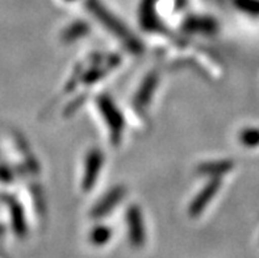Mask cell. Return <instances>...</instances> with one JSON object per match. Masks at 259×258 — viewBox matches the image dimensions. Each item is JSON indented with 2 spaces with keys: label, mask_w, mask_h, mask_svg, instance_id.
Returning a JSON list of instances; mask_svg holds the SVG:
<instances>
[{
  "label": "cell",
  "mask_w": 259,
  "mask_h": 258,
  "mask_svg": "<svg viewBox=\"0 0 259 258\" xmlns=\"http://www.w3.org/2000/svg\"><path fill=\"white\" fill-rule=\"evenodd\" d=\"M90 24L87 21H82V20H78V21H74L72 24H70L67 28L63 29V32L61 33V40L66 44L75 43L78 40L83 39L84 36H87L90 33Z\"/></svg>",
  "instance_id": "obj_11"
},
{
  "label": "cell",
  "mask_w": 259,
  "mask_h": 258,
  "mask_svg": "<svg viewBox=\"0 0 259 258\" xmlns=\"http://www.w3.org/2000/svg\"><path fill=\"white\" fill-rule=\"evenodd\" d=\"M87 10L96 17L99 23L112 33L115 34L125 46L133 54H141L144 52V45L124 24L117 19L112 12H109L99 0H87L85 2Z\"/></svg>",
  "instance_id": "obj_1"
},
{
  "label": "cell",
  "mask_w": 259,
  "mask_h": 258,
  "mask_svg": "<svg viewBox=\"0 0 259 258\" xmlns=\"http://www.w3.org/2000/svg\"><path fill=\"white\" fill-rule=\"evenodd\" d=\"M96 104H98L102 116L105 119V123L108 125L112 145L117 146L121 141L122 132L125 129L124 116L108 95H99L96 98Z\"/></svg>",
  "instance_id": "obj_2"
},
{
  "label": "cell",
  "mask_w": 259,
  "mask_h": 258,
  "mask_svg": "<svg viewBox=\"0 0 259 258\" xmlns=\"http://www.w3.org/2000/svg\"><path fill=\"white\" fill-rule=\"evenodd\" d=\"M104 157L103 153L99 149H91L85 157L84 175L82 178V190L83 191H90L95 186L96 180L100 170H102Z\"/></svg>",
  "instance_id": "obj_5"
},
{
  "label": "cell",
  "mask_w": 259,
  "mask_h": 258,
  "mask_svg": "<svg viewBox=\"0 0 259 258\" xmlns=\"http://www.w3.org/2000/svg\"><path fill=\"white\" fill-rule=\"evenodd\" d=\"M84 101H85V95H80V96H78L75 100H72L71 103L66 107L65 116H71V115L74 114L79 107H82Z\"/></svg>",
  "instance_id": "obj_16"
},
{
  "label": "cell",
  "mask_w": 259,
  "mask_h": 258,
  "mask_svg": "<svg viewBox=\"0 0 259 258\" xmlns=\"http://www.w3.org/2000/svg\"><path fill=\"white\" fill-rule=\"evenodd\" d=\"M183 29L191 33H214L217 30L216 20L212 17H188L183 24Z\"/></svg>",
  "instance_id": "obj_10"
},
{
  "label": "cell",
  "mask_w": 259,
  "mask_h": 258,
  "mask_svg": "<svg viewBox=\"0 0 259 258\" xmlns=\"http://www.w3.org/2000/svg\"><path fill=\"white\" fill-rule=\"evenodd\" d=\"M233 4L237 10L250 16L259 17V0H233Z\"/></svg>",
  "instance_id": "obj_14"
},
{
  "label": "cell",
  "mask_w": 259,
  "mask_h": 258,
  "mask_svg": "<svg viewBox=\"0 0 259 258\" xmlns=\"http://www.w3.org/2000/svg\"><path fill=\"white\" fill-rule=\"evenodd\" d=\"M234 169V162L232 160H217L204 162L197 166V173L205 176H223Z\"/></svg>",
  "instance_id": "obj_9"
},
{
  "label": "cell",
  "mask_w": 259,
  "mask_h": 258,
  "mask_svg": "<svg viewBox=\"0 0 259 258\" xmlns=\"http://www.w3.org/2000/svg\"><path fill=\"white\" fill-rule=\"evenodd\" d=\"M125 194H126V189L122 186H116L109 190L108 193L105 194L102 199L96 203L95 207L91 209V212H90L91 219L98 220L105 217L112 209L117 207V204L121 202Z\"/></svg>",
  "instance_id": "obj_4"
},
{
  "label": "cell",
  "mask_w": 259,
  "mask_h": 258,
  "mask_svg": "<svg viewBox=\"0 0 259 258\" xmlns=\"http://www.w3.org/2000/svg\"><path fill=\"white\" fill-rule=\"evenodd\" d=\"M158 82H159V74L157 71H154V70L145 77L141 86L138 88L137 94L135 95V99H133V104L137 108L138 112L144 111L145 108L149 105V103L151 100V96H153L155 88L158 86Z\"/></svg>",
  "instance_id": "obj_7"
},
{
  "label": "cell",
  "mask_w": 259,
  "mask_h": 258,
  "mask_svg": "<svg viewBox=\"0 0 259 258\" xmlns=\"http://www.w3.org/2000/svg\"><path fill=\"white\" fill-rule=\"evenodd\" d=\"M105 74H107V70H104L103 67H99V66H95V67L90 69L89 71L83 72L82 82L85 83V85H94L98 81H100Z\"/></svg>",
  "instance_id": "obj_15"
},
{
  "label": "cell",
  "mask_w": 259,
  "mask_h": 258,
  "mask_svg": "<svg viewBox=\"0 0 259 258\" xmlns=\"http://www.w3.org/2000/svg\"><path fill=\"white\" fill-rule=\"evenodd\" d=\"M129 242L133 248H141L145 242V228L142 212L137 204H132L126 211Z\"/></svg>",
  "instance_id": "obj_3"
},
{
  "label": "cell",
  "mask_w": 259,
  "mask_h": 258,
  "mask_svg": "<svg viewBox=\"0 0 259 258\" xmlns=\"http://www.w3.org/2000/svg\"><path fill=\"white\" fill-rule=\"evenodd\" d=\"M241 144L247 148L259 146V129L258 128H245L240 133Z\"/></svg>",
  "instance_id": "obj_13"
},
{
  "label": "cell",
  "mask_w": 259,
  "mask_h": 258,
  "mask_svg": "<svg viewBox=\"0 0 259 258\" xmlns=\"http://www.w3.org/2000/svg\"><path fill=\"white\" fill-rule=\"evenodd\" d=\"M66 2H72V0H66Z\"/></svg>",
  "instance_id": "obj_18"
},
{
  "label": "cell",
  "mask_w": 259,
  "mask_h": 258,
  "mask_svg": "<svg viewBox=\"0 0 259 258\" xmlns=\"http://www.w3.org/2000/svg\"><path fill=\"white\" fill-rule=\"evenodd\" d=\"M112 232L108 227L105 226H99L96 228H94L90 233V241L94 244V245H104L111 240Z\"/></svg>",
  "instance_id": "obj_12"
},
{
  "label": "cell",
  "mask_w": 259,
  "mask_h": 258,
  "mask_svg": "<svg viewBox=\"0 0 259 258\" xmlns=\"http://www.w3.org/2000/svg\"><path fill=\"white\" fill-rule=\"evenodd\" d=\"M140 23L145 32H162L163 25L155 12V0H142L140 7Z\"/></svg>",
  "instance_id": "obj_8"
},
{
  "label": "cell",
  "mask_w": 259,
  "mask_h": 258,
  "mask_svg": "<svg viewBox=\"0 0 259 258\" xmlns=\"http://www.w3.org/2000/svg\"><path fill=\"white\" fill-rule=\"evenodd\" d=\"M82 76H83V72H82V67L80 66H78L75 69V71H74V76L70 78V81L67 82V85H66V91H72L74 88L76 87V85H78L79 81H82Z\"/></svg>",
  "instance_id": "obj_17"
},
{
  "label": "cell",
  "mask_w": 259,
  "mask_h": 258,
  "mask_svg": "<svg viewBox=\"0 0 259 258\" xmlns=\"http://www.w3.org/2000/svg\"><path fill=\"white\" fill-rule=\"evenodd\" d=\"M221 187V176H213L210 178L209 182L205 185L203 190H201L199 195L192 200L190 208H188V213H190L191 217H197L199 215H201L205 207L208 206V203L213 199L216 193L219 191V189Z\"/></svg>",
  "instance_id": "obj_6"
}]
</instances>
